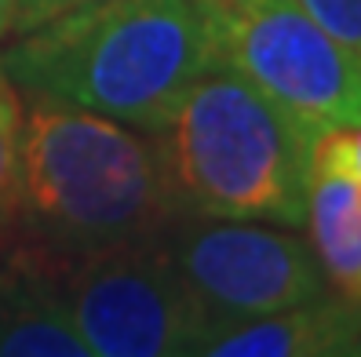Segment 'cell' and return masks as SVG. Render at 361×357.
<instances>
[{
    "label": "cell",
    "mask_w": 361,
    "mask_h": 357,
    "mask_svg": "<svg viewBox=\"0 0 361 357\" xmlns=\"http://www.w3.org/2000/svg\"><path fill=\"white\" fill-rule=\"evenodd\" d=\"M15 30V0H0V40Z\"/></svg>",
    "instance_id": "5bb4252c"
},
{
    "label": "cell",
    "mask_w": 361,
    "mask_h": 357,
    "mask_svg": "<svg viewBox=\"0 0 361 357\" xmlns=\"http://www.w3.org/2000/svg\"><path fill=\"white\" fill-rule=\"evenodd\" d=\"M216 55L317 135L361 124V58L300 0H201Z\"/></svg>",
    "instance_id": "277c9868"
},
{
    "label": "cell",
    "mask_w": 361,
    "mask_h": 357,
    "mask_svg": "<svg viewBox=\"0 0 361 357\" xmlns=\"http://www.w3.org/2000/svg\"><path fill=\"white\" fill-rule=\"evenodd\" d=\"M84 4H92V0H15V30L18 33L37 30L73 8H84Z\"/></svg>",
    "instance_id": "4fadbf2b"
},
{
    "label": "cell",
    "mask_w": 361,
    "mask_h": 357,
    "mask_svg": "<svg viewBox=\"0 0 361 357\" xmlns=\"http://www.w3.org/2000/svg\"><path fill=\"white\" fill-rule=\"evenodd\" d=\"M216 62V33L201 0H92L26 30L4 55V73L37 99L154 135Z\"/></svg>",
    "instance_id": "6da1fadb"
},
{
    "label": "cell",
    "mask_w": 361,
    "mask_h": 357,
    "mask_svg": "<svg viewBox=\"0 0 361 357\" xmlns=\"http://www.w3.org/2000/svg\"><path fill=\"white\" fill-rule=\"evenodd\" d=\"M314 23H322L339 44L361 58V0H300Z\"/></svg>",
    "instance_id": "8fae6325"
},
{
    "label": "cell",
    "mask_w": 361,
    "mask_h": 357,
    "mask_svg": "<svg viewBox=\"0 0 361 357\" xmlns=\"http://www.w3.org/2000/svg\"><path fill=\"white\" fill-rule=\"evenodd\" d=\"M310 157L329 161L336 168L350 172L361 182V124H350V128H329L314 139Z\"/></svg>",
    "instance_id": "7c38bea8"
},
{
    "label": "cell",
    "mask_w": 361,
    "mask_h": 357,
    "mask_svg": "<svg viewBox=\"0 0 361 357\" xmlns=\"http://www.w3.org/2000/svg\"><path fill=\"white\" fill-rule=\"evenodd\" d=\"M194 353L208 357H347L361 353V299L325 292L263 318L219 321L201 332Z\"/></svg>",
    "instance_id": "52a82bcc"
},
{
    "label": "cell",
    "mask_w": 361,
    "mask_h": 357,
    "mask_svg": "<svg viewBox=\"0 0 361 357\" xmlns=\"http://www.w3.org/2000/svg\"><path fill=\"white\" fill-rule=\"evenodd\" d=\"M161 244L208 325L263 318L329 292L314 244L256 219H176Z\"/></svg>",
    "instance_id": "8992f818"
},
{
    "label": "cell",
    "mask_w": 361,
    "mask_h": 357,
    "mask_svg": "<svg viewBox=\"0 0 361 357\" xmlns=\"http://www.w3.org/2000/svg\"><path fill=\"white\" fill-rule=\"evenodd\" d=\"M183 215L307 226L317 132L216 62L154 132Z\"/></svg>",
    "instance_id": "3957f363"
},
{
    "label": "cell",
    "mask_w": 361,
    "mask_h": 357,
    "mask_svg": "<svg viewBox=\"0 0 361 357\" xmlns=\"http://www.w3.org/2000/svg\"><path fill=\"white\" fill-rule=\"evenodd\" d=\"M18 212L51 251L84 256L161 237L183 208L154 135L70 102L37 99L23 113Z\"/></svg>",
    "instance_id": "7a4b0ae2"
},
{
    "label": "cell",
    "mask_w": 361,
    "mask_h": 357,
    "mask_svg": "<svg viewBox=\"0 0 361 357\" xmlns=\"http://www.w3.org/2000/svg\"><path fill=\"white\" fill-rule=\"evenodd\" d=\"M307 226L332 288L361 299V182L317 157H310Z\"/></svg>",
    "instance_id": "9c48e42d"
},
{
    "label": "cell",
    "mask_w": 361,
    "mask_h": 357,
    "mask_svg": "<svg viewBox=\"0 0 361 357\" xmlns=\"http://www.w3.org/2000/svg\"><path fill=\"white\" fill-rule=\"evenodd\" d=\"M23 186V102L11 80H0V230L18 215Z\"/></svg>",
    "instance_id": "30bf717a"
},
{
    "label": "cell",
    "mask_w": 361,
    "mask_h": 357,
    "mask_svg": "<svg viewBox=\"0 0 361 357\" xmlns=\"http://www.w3.org/2000/svg\"><path fill=\"white\" fill-rule=\"evenodd\" d=\"M0 357H88L48 256L23 251L0 270Z\"/></svg>",
    "instance_id": "ba28073f"
},
{
    "label": "cell",
    "mask_w": 361,
    "mask_h": 357,
    "mask_svg": "<svg viewBox=\"0 0 361 357\" xmlns=\"http://www.w3.org/2000/svg\"><path fill=\"white\" fill-rule=\"evenodd\" d=\"M62 303L95 357L194 353L208 325L161 237L106 244L62 274Z\"/></svg>",
    "instance_id": "5b68a950"
}]
</instances>
